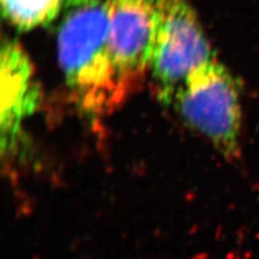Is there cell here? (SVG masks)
Returning a JSON list of instances; mask_svg holds the SVG:
<instances>
[{
	"mask_svg": "<svg viewBox=\"0 0 259 259\" xmlns=\"http://www.w3.org/2000/svg\"><path fill=\"white\" fill-rule=\"evenodd\" d=\"M70 9L58 37L62 71L80 109L90 117H104L122 104L107 47L106 0Z\"/></svg>",
	"mask_w": 259,
	"mask_h": 259,
	"instance_id": "obj_1",
	"label": "cell"
},
{
	"mask_svg": "<svg viewBox=\"0 0 259 259\" xmlns=\"http://www.w3.org/2000/svg\"><path fill=\"white\" fill-rule=\"evenodd\" d=\"M173 104L183 119L226 158L240 152L242 110L236 79L216 59L191 72Z\"/></svg>",
	"mask_w": 259,
	"mask_h": 259,
	"instance_id": "obj_2",
	"label": "cell"
},
{
	"mask_svg": "<svg viewBox=\"0 0 259 259\" xmlns=\"http://www.w3.org/2000/svg\"><path fill=\"white\" fill-rule=\"evenodd\" d=\"M158 3L159 21L149 75L157 100L169 105L191 72L216 58L188 0Z\"/></svg>",
	"mask_w": 259,
	"mask_h": 259,
	"instance_id": "obj_3",
	"label": "cell"
},
{
	"mask_svg": "<svg viewBox=\"0 0 259 259\" xmlns=\"http://www.w3.org/2000/svg\"><path fill=\"white\" fill-rule=\"evenodd\" d=\"M107 47L122 103L149 74L159 21L158 0H106Z\"/></svg>",
	"mask_w": 259,
	"mask_h": 259,
	"instance_id": "obj_4",
	"label": "cell"
},
{
	"mask_svg": "<svg viewBox=\"0 0 259 259\" xmlns=\"http://www.w3.org/2000/svg\"><path fill=\"white\" fill-rule=\"evenodd\" d=\"M31 64L18 42L6 41L2 50V132L3 150H11L22 120L34 111L38 91Z\"/></svg>",
	"mask_w": 259,
	"mask_h": 259,
	"instance_id": "obj_5",
	"label": "cell"
},
{
	"mask_svg": "<svg viewBox=\"0 0 259 259\" xmlns=\"http://www.w3.org/2000/svg\"><path fill=\"white\" fill-rule=\"evenodd\" d=\"M90 0H2L6 19L21 30L34 29L51 22L65 7Z\"/></svg>",
	"mask_w": 259,
	"mask_h": 259,
	"instance_id": "obj_6",
	"label": "cell"
}]
</instances>
